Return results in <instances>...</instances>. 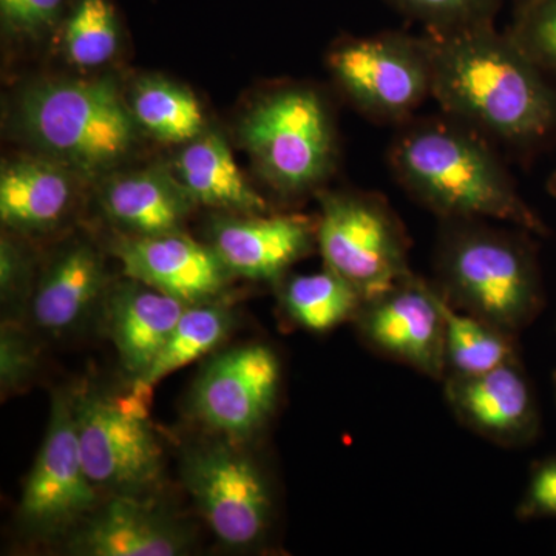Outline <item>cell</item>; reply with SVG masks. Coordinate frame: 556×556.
I'll list each match as a JSON object with an SVG mask.
<instances>
[{"instance_id": "1", "label": "cell", "mask_w": 556, "mask_h": 556, "mask_svg": "<svg viewBox=\"0 0 556 556\" xmlns=\"http://www.w3.org/2000/svg\"><path fill=\"white\" fill-rule=\"evenodd\" d=\"M424 38L431 98L448 118L511 146L535 144L555 129V91L508 33L485 24Z\"/></svg>"}, {"instance_id": "2", "label": "cell", "mask_w": 556, "mask_h": 556, "mask_svg": "<svg viewBox=\"0 0 556 556\" xmlns=\"http://www.w3.org/2000/svg\"><path fill=\"white\" fill-rule=\"evenodd\" d=\"M401 126L388 159L417 203L444 222L493 219L543 232V223L478 131L452 118H412Z\"/></svg>"}, {"instance_id": "3", "label": "cell", "mask_w": 556, "mask_h": 556, "mask_svg": "<svg viewBox=\"0 0 556 556\" xmlns=\"http://www.w3.org/2000/svg\"><path fill=\"white\" fill-rule=\"evenodd\" d=\"M14 129L38 153L84 178L115 170L130 155L138 126L112 79H46L21 91Z\"/></svg>"}, {"instance_id": "4", "label": "cell", "mask_w": 556, "mask_h": 556, "mask_svg": "<svg viewBox=\"0 0 556 556\" xmlns=\"http://www.w3.org/2000/svg\"><path fill=\"white\" fill-rule=\"evenodd\" d=\"M437 285L450 305L517 336L543 308V287L529 243L485 219L444 222Z\"/></svg>"}, {"instance_id": "5", "label": "cell", "mask_w": 556, "mask_h": 556, "mask_svg": "<svg viewBox=\"0 0 556 556\" xmlns=\"http://www.w3.org/2000/svg\"><path fill=\"white\" fill-rule=\"evenodd\" d=\"M239 137L260 177L281 195L320 188L336 166L334 119L313 87L285 86L260 98L244 113Z\"/></svg>"}, {"instance_id": "6", "label": "cell", "mask_w": 556, "mask_h": 556, "mask_svg": "<svg viewBox=\"0 0 556 556\" xmlns=\"http://www.w3.org/2000/svg\"><path fill=\"white\" fill-rule=\"evenodd\" d=\"M317 219V248L325 268L350 281L365 300L412 276L408 237L380 195L325 192Z\"/></svg>"}, {"instance_id": "7", "label": "cell", "mask_w": 556, "mask_h": 556, "mask_svg": "<svg viewBox=\"0 0 556 556\" xmlns=\"http://www.w3.org/2000/svg\"><path fill=\"white\" fill-rule=\"evenodd\" d=\"M327 65L354 108L378 123H407L431 98L426 38L402 31L353 36L332 47Z\"/></svg>"}, {"instance_id": "8", "label": "cell", "mask_w": 556, "mask_h": 556, "mask_svg": "<svg viewBox=\"0 0 556 556\" xmlns=\"http://www.w3.org/2000/svg\"><path fill=\"white\" fill-rule=\"evenodd\" d=\"M80 456L90 481L113 495H141L163 473V448L149 420L148 399L84 393L72 399Z\"/></svg>"}, {"instance_id": "9", "label": "cell", "mask_w": 556, "mask_h": 556, "mask_svg": "<svg viewBox=\"0 0 556 556\" xmlns=\"http://www.w3.org/2000/svg\"><path fill=\"white\" fill-rule=\"evenodd\" d=\"M444 302L437 285L413 273L365 300L354 325L380 357L442 382L447 375Z\"/></svg>"}, {"instance_id": "10", "label": "cell", "mask_w": 556, "mask_h": 556, "mask_svg": "<svg viewBox=\"0 0 556 556\" xmlns=\"http://www.w3.org/2000/svg\"><path fill=\"white\" fill-rule=\"evenodd\" d=\"M190 496L228 547L257 544L273 521V496L254 460L226 445L192 450L182 464Z\"/></svg>"}, {"instance_id": "11", "label": "cell", "mask_w": 556, "mask_h": 556, "mask_svg": "<svg viewBox=\"0 0 556 556\" xmlns=\"http://www.w3.org/2000/svg\"><path fill=\"white\" fill-rule=\"evenodd\" d=\"M280 387L281 364L273 348H233L212 358L201 372L193 387V413L215 433L241 441L268 422Z\"/></svg>"}, {"instance_id": "12", "label": "cell", "mask_w": 556, "mask_h": 556, "mask_svg": "<svg viewBox=\"0 0 556 556\" xmlns=\"http://www.w3.org/2000/svg\"><path fill=\"white\" fill-rule=\"evenodd\" d=\"M98 492L80 456L72 399L58 394L42 447L22 493L21 521L43 535L62 532L94 510Z\"/></svg>"}, {"instance_id": "13", "label": "cell", "mask_w": 556, "mask_h": 556, "mask_svg": "<svg viewBox=\"0 0 556 556\" xmlns=\"http://www.w3.org/2000/svg\"><path fill=\"white\" fill-rule=\"evenodd\" d=\"M442 390L456 419L492 444L526 447L540 433V408L521 361L478 376H450Z\"/></svg>"}, {"instance_id": "14", "label": "cell", "mask_w": 556, "mask_h": 556, "mask_svg": "<svg viewBox=\"0 0 556 556\" xmlns=\"http://www.w3.org/2000/svg\"><path fill=\"white\" fill-rule=\"evenodd\" d=\"M115 255L124 276L186 305L215 302L232 276L211 244L204 247L181 230L121 240Z\"/></svg>"}, {"instance_id": "15", "label": "cell", "mask_w": 556, "mask_h": 556, "mask_svg": "<svg viewBox=\"0 0 556 556\" xmlns=\"http://www.w3.org/2000/svg\"><path fill=\"white\" fill-rule=\"evenodd\" d=\"M317 244V222L305 215H241L214 222L211 247L232 276L278 281Z\"/></svg>"}, {"instance_id": "16", "label": "cell", "mask_w": 556, "mask_h": 556, "mask_svg": "<svg viewBox=\"0 0 556 556\" xmlns=\"http://www.w3.org/2000/svg\"><path fill=\"white\" fill-rule=\"evenodd\" d=\"M188 548L181 527L134 495H113L70 544L84 556H178Z\"/></svg>"}, {"instance_id": "17", "label": "cell", "mask_w": 556, "mask_h": 556, "mask_svg": "<svg viewBox=\"0 0 556 556\" xmlns=\"http://www.w3.org/2000/svg\"><path fill=\"white\" fill-rule=\"evenodd\" d=\"M79 175L50 156H21L0 170V218L9 229L42 233L58 228L72 211Z\"/></svg>"}, {"instance_id": "18", "label": "cell", "mask_w": 556, "mask_h": 556, "mask_svg": "<svg viewBox=\"0 0 556 556\" xmlns=\"http://www.w3.org/2000/svg\"><path fill=\"white\" fill-rule=\"evenodd\" d=\"M188 306L131 278L113 289L108 300L110 339L134 382L152 367Z\"/></svg>"}, {"instance_id": "19", "label": "cell", "mask_w": 556, "mask_h": 556, "mask_svg": "<svg viewBox=\"0 0 556 556\" xmlns=\"http://www.w3.org/2000/svg\"><path fill=\"white\" fill-rule=\"evenodd\" d=\"M100 203L130 237L179 232L195 204L174 174L159 167L110 175L102 181Z\"/></svg>"}, {"instance_id": "20", "label": "cell", "mask_w": 556, "mask_h": 556, "mask_svg": "<svg viewBox=\"0 0 556 556\" xmlns=\"http://www.w3.org/2000/svg\"><path fill=\"white\" fill-rule=\"evenodd\" d=\"M105 283L100 252L84 241L68 244L40 277L31 300L33 321L49 334L72 331L100 302Z\"/></svg>"}, {"instance_id": "21", "label": "cell", "mask_w": 556, "mask_h": 556, "mask_svg": "<svg viewBox=\"0 0 556 556\" xmlns=\"http://www.w3.org/2000/svg\"><path fill=\"white\" fill-rule=\"evenodd\" d=\"M172 174L195 204L239 215L268 214V201L249 185L217 131L204 130L181 146Z\"/></svg>"}, {"instance_id": "22", "label": "cell", "mask_w": 556, "mask_h": 556, "mask_svg": "<svg viewBox=\"0 0 556 556\" xmlns=\"http://www.w3.org/2000/svg\"><path fill=\"white\" fill-rule=\"evenodd\" d=\"M127 102L138 129L164 144L185 146L206 130L200 101L172 80L139 79Z\"/></svg>"}, {"instance_id": "23", "label": "cell", "mask_w": 556, "mask_h": 556, "mask_svg": "<svg viewBox=\"0 0 556 556\" xmlns=\"http://www.w3.org/2000/svg\"><path fill=\"white\" fill-rule=\"evenodd\" d=\"M280 300L288 317L311 332H328L354 321L365 302L350 281L328 268L287 278Z\"/></svg>"}, {"instance_id": "24", "label": "cell", "mask_w": 556, "mask_h": 556, "mask_svg": "<svg viewBox=\"0 0 556 556\" xmlns=\"http://www.w3.org/2000/svg\"><path fill=\"white\" fill-rule=\"evenodd\" d=\"M232 320L230 311L215 302L189 305L172 329L152 367L134 382V390L148 396L152 388L172 372L211 353L228 336Z\"/></svg>"}, {"instance_id": "25", "label": "cell", "mask_w": 556, "mask_h": 556, "mask_svg": "<svg viewBox=\"0 0 556 556\" xmlns=\"http://www.w3.org/2000/svg\"><path fill=\"white\" fill-rule=\"evenodd\" d=\"M444 314L447 361L445 378L478 376L519 361L517 336L456 309L447 299L444 302Z\"/></svg>"}, {"instance_id": "26", "label": "cell", "mask_w": 556, "mask_h": 556, "mask_svg": "<svg viewBox=\"0 0 556 556\" xmlns=\"http://www.w3.org/2000/svg\"><path fill=\"white\" fill-rule=\"evenodd\" d=\"M65 60L79 70L105 67L118 53L123 25L113 0H73L56 31Z\"/></svg>"}, {"instance_id": "27", "label": "cell", "mask_w": 556, "mask_h": 556, "mask_svg": "<svg viewBox=\"0 0 556 556\" xmlns=\"http://www.w3.org/2000/svg\"><path fill=\"white\" fill-rule=\"evenodd\" d=\"M427 31L447 33L495 24L503 0H386Z\"/></svg>"}, {"instance_id": "28", "label": "cell", "mask_w": 556, "mask_h": 556, "mask_svg": "<svg viewBox=\"0 0 556 556\" xmlns=\"http://www.w3.org/2000/svg\"><path fill=\"white\" fill-rule=\"evenodd\" d=\"M508 35L544 73L556 75V0H522Z\"/></svg>"}, {"instance_id": "29", "label": "cell", "mask_w": 556, "mask_h": 556, "mask_svg": "<svg viewBox=\"0 0 556 556\" xmlns=\"http://www.w3.org/2000/svg\"><path fill=\"white\" fill-rule=\"evenodd\" d=\"M73 0H0V24L9 38L40 42L56 35Z\"/></svg>"}, {"instance_id": "30", "label": "cell", "mask_w": 556, "mask_h": 556, "mask_svg": "<svg viewBox=\"0 0 556 556\" xmlns=\"http://www.w3.org/2000/svg\"><path fill=\"white\" fill-rule=\"evenodd\" d=\"M38 368V350L20 328L3 327L0 336V387L14 393L27 386Z\"/></svg>"}, {"instance_id": "31", "label": "cell", "mask_w": 556, "mask_h": 556, "mask_svg": "<svg viewBox=\"0 0 556 556\" xmlns=\"http://www.w3.org/2000/svg\"><path fill=\"white\" fill-rule=\"evenodd\" d=\"M517 517L522 521L556 519V455L540 460L530 471Z\"/></svg>"}, {"instance_id": "32", "label": "cell", "mask_w": 556, "mask_h": 556, "mask_svg": "<svg viewBox=\"0 0 556 556\" xmlns=\"http://www.w3.org/2000/svg\"><path fill=\"white\" fill-rule=\"evenodd\" d=\"M31 258L11 237L0 241V294L3 305H21L28 295Z\"/></svg>"}, {"instance_id": "33", "label": "cell", "mask_w": 556, "mask_h": 556, "mask_svg": "<svg viewBox=\"0 0 556 556\" xmlns=\"http://www.w3.org/2000/svg\"><path fill=\"white\" fill-rule=\"evenodd\" d=\"M552 192H554L556 195V175H555L554 179H552Z\"/></svg>"}, {"instance_id": "34", "label": "cell", "mask_w": 556, "mask_h": 556, "mask_svg": "<svg viewBox=\"0 0 556 556\" xmlns=\"http://www.w3.org/2000/svg\"><path fill=\"white\" fill-rule=\"evenodd\" d=\"M555 388H556V375H555Z\"/></svg>"}, {"instance_id": "35", "label": "cell", "mask_w": 556, "mask_h": 556, "mask_svg": "<svg viewBox=\"0 0 556 556\" xmlns=\"http://www.w3.org/2000/svg\"><path fill=\"white\" fill-rule=\"evenodd\" d=\"M519 2H522V0H518V3H519Z\"/></svg>"}]
</instances>
